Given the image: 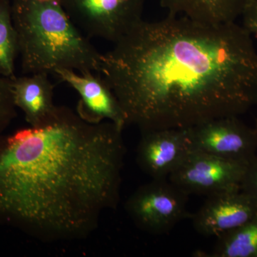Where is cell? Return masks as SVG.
<instances>
[{
    "instance_id": "6da1fadb",
    "label": "cell",
    "mask_w": 257,
    "mask_h": 257,
    "mask_svg": "<svg viewBox=\"0 0 257 257\" xmlns=\"http://www.w3.org/2000/svg\"><path fill=\"white\" fill-rule=\"evenodd\" d=\"M99 74L126 124L141 133L187 128L257 106V51L236 22L143 20L102 54Z\"/></svg>"
},
{
    "instance_id": "7a4b0ae2",
    "label": "cell",
    "mask_w": 257,
    "mask_h": 257,
    "mask_svg": "<svg viewBox=\"0 0 257 257\" xmlns=\"http://www.w3.org/2000/svg\"><path fill=\"white\" fill-rule=\"evenodd\" d=\"M123 128L59 106L40 126L0 136V222L43 243L87 239L120 199Z\"/></svg>"
},
{
    "instance_id": "3957f363",
    "label": "cell",
    "mask_w": 257,
    "mask_h": 257,
    "mask_svg": "<svg viewBox=\"0 0 257 257\" xmlns=\"http://www.w3.org/2000/svg\"><path fill=\"white\" fill-rule=\"evenodd\" d=\"M12 12L24 74H51L59 69L99 74L102 54L60 0H14Z\"/></svg>"
},
{
    "instance_id": "277c9868",
    "label": "cell",
    "mask_w": 257,
    "mask_h": 257,
    "mask_svg": "<svg viewBox=\"0 0 257 257\" xmlns=\"http://www.w3.org/2000/svg\"><path fill=\"white\" fill-rule=\"evenodd\" d=\"M189 195L168 179H152L128 198L124 209L142 231L165 234L189 216Z\"/></svg>"
},
{
    "instance_id": "5b68a950",
    "label": "cell",
    "mask_w": 257,
    "mask_h": 257,
    "mask_svg": "<svg viewBox=\"0 0 257 257\" xmlns=\"http://www.w3.org/2000/svg\"><path fill=\"white\" fill-rule=\"evenodd\" d=\"M89 37L116 43L143 21L146 0H60Z\"/></svg>"
},
{
    "instance_id": "8992f818",
    "label": "cell",
    "mask_w": 257,
    "mask_h": 257,
    "mask_svg": "<svg viewBox=\"0 0 257 257\" xmlns=\"http://www.w3.org/2000/svg\"><path fill=\"white\" fill-rule=\"evenodd\" d=\"M248 164L192 150L169 180L188 194H211L241 190Z\"/></svg>"
},
{
    "instance_id": "52a82bcc",
    "label": "cell",
    "mask_w": 257,
    "mask_h": 257,
    "mask_svg": "<svg viewBox=\"0 0 257 257\" xmlns=\"http://www.w3.org/2000/svg\"><path fill=\"white\" fill-rule=\"evenodd\" d=\"M186 130L192 150L244 164L256 156L257 130L238 116L209 120Z\"/></svg>"
},
{
    "instance_id": "ba28073f",
    "label": "cell",
    "mask_w": 257,
    "mask_h": 257,
    "mask_svg": "<svg viewBox=\"0 0 257 257\" xmlns=\"http://www.w3.org/2000/svg\"><path fill=\"white\" fill-rule=\"evenodd\" d=\"M54 74L78 94L76 111L83 119L90 123L109 121L121 128L127 125L119 100L100 74L67 69H57Z\"/></svg>"
},
{
    "instance_id": "9c48e42d",
    "label": "cell",
    "mask_w": 257,
    "mask_h": 257,
    "mask_svg": "<svg viewBox=\"0 0 257 257\" xmlns=\"http://www.w3.org/2000/svg\"><path fill=\"white\" fill-rule=\"evenodd\" d=\"M141 133L136 150L137 163L152 179H168L192 151L186 128Z\"/></svg>"
},
{
    "instance_id": "30bf717a",
    "label": "cell",
    "mask_w": 257,
    "mask_h": 257,
    "mask_svg": "<svg viewBox=\"0 0 257 257\" xmlns=\"http://www.w3.org/2000/svg\"><path fill=\"white\" fill-rule=\"evenodd\" d=\"M257 215V201L241 190L207 196L191 216L194 229L204 236H218L236 229Z\"/></svg>"
},
{
    "instance_id": "8fae6325",
    "label": "cell",
    "mask_w": 257,
    "mask_h": 257,
    "mask_svg": "<svg viewBox=\"0 0 257 257\" xmlns=\"http://www.w3.org/2000/svg\"><path fill=\"white\" fill-rule=\"evenodd\" d=\"M49 74L39 72L11 79L15 106L23 111L30 126L46 124L58 109L54 102V85Z\"/></svg>"
},
{
    "instance_id": "7c38bea8",
    "label": "cell",
    "mask_w": 257,
    "mask_h": 257,
    "mask_svg": "<svg viewBox=\"0 0 257 257\" xmlns=\"http://www.w3.org/2000/svg\"><path fill=\"white\" fill-rule=\"evenodd\" d=\"M250 0H160L168 14L209 24L234 23Z\"/></svg>"
},
{
    "instance_id": "4fadbf2b",
    "label": "cell",
    "mask_w": 257,
    "mask_h": 257,
    "mask_svg": "<svg viewBox=\"0 0 257 257\" xmlns=\"http://www.w3.org/2000/svg\"><path fill=\"white\" fill-rule=\"evenodd\" d=\"M205 256L257 257V215L218 236L212 251Z\"/></svg>"
},
{
    "instance_id": "5bb4252c",
    "label": "cell",
    "mask_w": 257,
    "mask_h": 257,
    "mask_svg": "<svg viewBox=\"0 0 257 257\" xmlns=\"http://www.w3.org/2000/svg\"><path fill=\"white\" fill-rule=\"evenodd\" d=\"M20 55L18 32L9 0H0V76L15 77V64Z\"/></svg>"
},
{
    "instance_id": "9a60e30c",
    "label": "cell",
    "mask_w": 257,
    "mask_h": 257,
    "mask_svg": "<svg viewBox=\"0 0 257 257\" xmlns=\"http://www.w3.org/2000/svg\"><path fill=\"white\" fill-rule=\"evenodd\" d=\"M11 79L0 76V136L16 117Z\"/></svg>"
},
{
    "instance_id": "2e32d148",
    "label": "cell",
    "mask_w": 257,
    "mask_h": 257,
    "mask_svg": "<svg viewBox=\"0 0 257 257\" xmlns=\"http://www.w3.org/2000/svg\"><path fill=\"white\" fill-rule=\"evenodd\" d=\"M241 190L257 201V154L248 163L241 182Z\"/></svg>"
},
{
    "instance_id": "e0dca14e",
    "label": "cell",
    "mask_w": 257,
    "mask_h": 257,
    "mask_svg": "<svg viewBox=\"0 0 257 257\" xmlns=\"http://www.w3.org/2000/svg\"><path fill=\"white\" fill-rule=\"evenodd\" d=\"M243 28L257 37V0H250L241 15Z\"/></svg>"
},
{
    "instance_id": "ac0fdd59",
    "label": "cell",
    "mask_w": 257,
    "mask_h": 257,
    "mask_svg": "<svg viewBox=\"0 0 257 257\" xmlns=\"http://www.w3.org/2000/svg\"><path fill=\"white\" fill-rule=\"evenodd\" d=\"M256 130H257V121H256Z\"/></svg>"
}]
</instances>
